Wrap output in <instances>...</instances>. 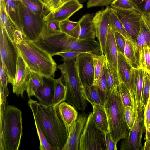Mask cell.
I'll list each match as a JSON object with an SVG mask.
<instances>
[{"label":"cell","mask_w":150,"mask_h":150,"mask_svg":"<svg viewBox=\"0 0 150 150\" xmlns=\"http://www.w3.org/2000/svg\"><path fill=\"white\" fill-rule=\"evenodd\" d=\"M60 26L61 32L78 38L80 30V25L78 22L68 19L61 22Z\"/></svg>","instance_id":"obj_34"},{"label":"cell","mask_w":150,"mask_h":150,"mask_svg":"<svg viewBox=\"0 0 150 150\" xmlns=\"http://www.w3.org/2000/svg\"><path fill=\"white\" fill-rule=\"evenodd\" d=\"M60 23V22L56 21H45L43 33L41 37L39 38L48 37L61 32Z\"/></svg>","instance_id":"obj_39"},{"label":"cell","mask_w":150,"mask_h":150,"mask_svg":"<svg viewBox=\"0 0 150 150\" xmlns=\"http://www.w3.org/2000/svg\"><path fill=\"white\" fill-rule=\"evenodd\" d=\"M103 150H117V144L113 140L109 132H100Z\"/></svg>","instance_id":"obj_41"},{"label":"cell","mask_w":150,"mask_h":150,"mask_svg":"<svg viewBox=\"0 0 150 150\" xmlns=\"http://www.w3.org/2000/svg\"><path fill=\"white\" fill-rule=\"evenodd\" d=\"M110 7L117 15L127 32L135 43L142 21L141 14L136 11Z\"/></svg>","instance_id":"obj_11"},{"label":"cell","mask_w":150,"mask_h":150,"mask_svg":"<svg viewBox=\"0 0 150 150\" xmlns=\"http://www.w3.org/2000/svg\"><path fill=\"white\" fill-rule=\"evenodd\" d=\"M150 91V74L144 71L142 93V104L144 108L146 105Z\"/></svg>","instance_id":"obj_43"},{"label":"cell","mask_w":150,"mask_h":150,"mask_svg":"<svg viewBox=\"0 0 150 150\" xmlns=\"http://www.w3.org/2000/svg\"><path fill=\"white\" fill-rule=\"evenodd\" d=\"M0 22L4 25L11 40L14 42L15 32L18 29L10 20L6 14L4 0H0Z\"/></svg>","instance_id":"obj_29"},{"label":"cell","mask_w":150,"mask_h":150,"mask_svg":"<svg viewBox=\"0 0 150 150\" xmlns=\"http://www.w3.org/2000/svg\"><path fill=\"white\" fill-rule=\"evenodd\" d=\"M6 13L17 29L22 33V25L19 0H4Z\"/></svg>","instance_id":"obj_21"},{"label":"cell","mask_w":150,"mask_h":150,"mask_svg":"<svg viewBox=\"0 0 150 150\" xmlns=\"http://www.w3.org/2000/svg\"><path fill=\"white\" fill-rule=\"evenodd\" d=\"M131 68L124 55L121 52L118 51V73L121 82L126 85L129 90L130 88V70Z\"/></svg>","instance_id":"obj_25"},{"label":"cell","mask_w":150,"mask_h":150,"mask_svg":"<svg viewBox=\"0 0 150 150\" xmlns=\"http://www.w3.org/2000/svg\"><path fill=\"white\" fill-rule=\"evenodd\" d=\"M44 83L36 91L34 95L41 104L52 105L54 93V78L43 76Z\"/></svg>","instance_id":"obj_18"},{"label":"cell","mask_w":150,"mask_h":150,"mask_svg":"<svg viewBox=\"0 0 150 150\" xmlns=\"http://www.w3.org/2000/svg\"><path fill=\"white\" fill-rule=\"evenodd\" d=\"M135 47V45L125 38L123 55L131 67H138Z\"/></svg>","instance_id":"obj_35"},{"label":"cell","mask_w":150,"mask_h":150,"mask_svg":"<svg viewBox=\"0 0 150 150\" xmlns=\"http://www.w3.org/2000/svg\"><path fill=\"white\" fill-rule=\"evenodd\" d=\"M145 129H148L150 125V99L149 98L146 105L144 107V113Z\"/></svg>","instance_id":"obj_50"},{"label":"cell","mask_w":150,"mask_h":150,"mask_svg":"<svg viewBox=\"0 0 150 150\" xmlns=\"http://www.w3.org/2000/svg\"><path fill=\"white\" fill-rule=\"evenodd\" d=\"M34 121L40 142V149L52 150L37 121L35 120Z\"/></svg>","instance_id":"obj_44"},{"label":"cell","mask_w":150,"mask_h":150,"mask_svg":"<svg viewBox=\"0 0 150 150\" xmlns=\"http://www.w3.org/2000/svg\"><path fill=\"white\" fill-rule=\"evenodd\" d=\"M0 77L1 103L6 104V98L9 93L7 87L8 78L3 70L1 62L0 64Z\"/></svg>","instance_id":"obj_38"},{"label":"cell","mask_w":150,"mask_h":150,"mask_svg":"<svg viewBox=\"0 0 150 150\" xmlns=\"http://www.w3.org/2000/svg\"><path fill=\"white\" fill-rule=\"evenodd\" d=\"M19 2L22 33L25 39L33 42L40 38L42 34L45 25L44 17L31 12L21 0H19Z\"/></svg>","instance_id":"obj_8"},{"label":"cell","mask_w":150,"mask_h":150,"mask_svg":"<svg viewBox=\"0 0 150 150\" xmlns=\"http://www.w3.org/2000/svg\"><path fill=\"white\" fill-rule=\"evenodd\" d=\"M110 7L97 11L94 15L93 23L96 37L99 42L102 54L105 52V44L108 35L109 25V10Z\"/></svg>","instance_id":"obj_13"},{"label":"cell","mask_w":150,"mask_h":150,"mask_svg":"<svg viewBox=\"0 0 150 150\" xmlns=\"http://www.w3.org/2000/svg\"><path fill=\"white\" fill-rule=\"evenodd\" d=\"M16 45L31 71L54 78L57 66L51 55L25 38Z\"/></svg>","instance_id":"obj_3"},{"label":"cell","mask_w":150,"mask_h":150,"mask_svg":"<svg viewBox=\"0 0 150 150\" xmlns=\"http://www.w3.org/2000/svg\"><path fill=\"white\" fill-rule=\"evenodd\" d=\"M39 1H41V2H42L41 1V0H38Z\"/></svg>","instance_id":"obj_58"},{"label":"cell","mask_w":150,"mask_h":150,"mask_svg":"<svg viewBox=\"0 0 150 150\" xmlns=\"http://www.w3.org/2000/svg\"><path fill=\"white\" fill-rule=\"evenodd\" d=\"M144 70L139 67H132L130 70V92L133 105L134 116L137 110L144 108L142 104Z\"/></svg>","instance_id":"obj_12"},{"label":"cell","mask_w":150,"mask_h":150,"mask_svg":"<svg viewBox=\"0 0 150 150\" xmlns=\"http://www.w3.org/2000/svg\"><path fill=\"white\" fill-rule=\"evenodd\" d=\"M92 105L93 118L99 130L103 133L109 132L107 117L104 106L95 104Z\"/></svg>","instance_id":"obj_23"},{"label":"cell","mask_w":150,"mask_h":150,"mask_svg":"<svg viewBox=\"0 0 150 150\" xmlns=\"http://www.w3.org/2000/svg\"><path fill=\"white\" fill-rule=\"evenodd\" d=\"M114 0H88L87 3L88 8L102 6H108Z\"/></svg>","instance_id":"obj_47"},{"label":"cell","mask_w":150,"mask_h":150,"mask_svg":"<svg viewBox=\"0 0 150 150\" xmlns=\"http://www.w3.org/2000/svg\"><path fill=\"white\" fill-rule=\"evenodd\" d=\"M106 76L108 92L117 89L121 82L118 72L110 63L107 62Z\"/></svg>","instance_id":"obj_27"},{"label":"cell","mask_w":150,"mask_h":150,"mask_svg":"<svg viewBox=\"0 0 150 150\" xmlns=\"http://www.w3.org/2000/svg\"><path fill=\"white\" fill-rule=\"evenodd\" d=\"M94 15L93 14L87 13L79 19L78 22L80 25V30L78 38L95 39L96 35L92 21Z\"/></svg>","instance_id":"obj_20"},{"label":"cell","mask_w":150,"mask_h":150,"mask_svg":"<svg viewBox=\"0 0 150 150\" xmlns=\"http://www.w3.org/2000/svg\"><path fill=\"white\" fill-rule=\"evenodd\" d=\"M0 53L1 62L7 75L8 83L13 84L19 55L16 44L9 37L3 24L0 22Z\"/></svg>","instance_id":"obj_7"},{"label":"cell","mask_w":150,"mask_h":150,"mask_svg":"<svg viewBox=\"0 0 150 150\" xmlns=\"http://www.w3.org/2000/svg\"><path fill=\"white\" fill-rule=\"evenodd\" d=\"M79 0H67L54 11L50 12L43 18L45 21L61 22L69 19L77 11L82 8Z\"/></svg>","instance_id":"obj_14"},{"label":"cell","mask_w":150,"mask_h":150,"mask_svg":"<svg viewBox=\"0 0 150 150\" xmlns=\"http://www.w3.org/2000/svg\"><path fill=\"white\" fill-rule=\"evenodd\" d=\"M29 106L52 150H62L68 132L60 115L57 105L47 106L29 98Z\"/></svg>","instance_id":"obj_1"},{"label":"cell","mask_w":150,"mask_h":150,"mask_svg":"<svg viewBox=\"0 0 150 150\" xmlns=\"http://www.w3.org/2000/svg\"><path fill=\"white\" fill-rule=\"evenodd\" d=\"M25 38V36L21 31L18 29L16 30L14 36V43L16 44H18Z\"/></svg>","instance_id":"obj_53"},{"label":"cell","mask_w":150,"mask_h":150,"mask_svg":"<svg viewBox=\"0 0 150 150\" xmlns=\"http://www.w3.org/2000/svg\"><path fill=\"white\" fill-rule=\"evenodd\" d=\"M120 96L125 107L131 106L134 108L132 101L129 89L122 82L118 86Z\"/></svg>","instance_id":"obj_42"},{"label":"cell","mask_w":150,"mask_h":150,"mask_svg":"<svg viewBox=\"0 0 150 150\" xmlns=\"http://www.w3.org/2000/svg\"><path fill=\"white\" fill-rule=\"evenodd\" d=\"M62 0H52L48 6L50 12L54 11L58 8L61 4Z\"/></svg>","instance_id":"obj_54"},{"label":"cell","mask_w":150,"mask_h":150,"mask_svg":"<svg viewBox=\"0 0 150 150\" xmlns=\"http://www.w3.org/2000/svg\"><path fill=\"white\" fill-rule=\"evenodd\" d=\"M83 93L85 98L92 105L95 104L104 106L97 88L94 85L90 86L83 85Z\"/></svg>","instance_id":"obj_31"},{"label":"cell","mask_w":150,"mask_h":150,"mask_svg":"<svg viewBox=\"0 0 150 150\" xmlns=\"http://www.w3.org/2000/svg\"><path fill=\"white\" fill-rule=\"evenodd\" d=\"M149 47H150V44H149Z\"/></svg>","instance_id":"obj_59"},{"label":"cell","mask_w":150,"mask_h":150,"mask_svg":"<svg viewBox=\"0 0 150 150\" xmlns=\"http://www.w3.org/2000/svg\"><path fill=\"white\" fill-rule=\"evenodd\" d=\"M27 8L34 13L44 17L50 12L48 8L38 0H21Z\"/></svg>","instance_id":"obj_30"},{"label":"cell","mask_w":150,"mask_h":150,"mask_svg":"<svg viewBox=\"0 0 150 150\" xmlns=\"http://www.w3.org/2000/svg\"><path fill=\"white\" fill-rule=\"evenodd\" d=\"M125 113L127 123L130 129L133 127L135 121L134 114L133 108L131 106L125 107Z\"/></svg>","instance_id":"obj_45"},{"label":"cell","mask_w":150,"mask_h":150,"mask_svg":"<svg viewBox=\"0 0 150 150\" xmlns=\"http://www.w3.org/2000/svg\"><path fill=\"white\" fill-rule=\"evenodd\" d=\"M43 83V76L38 73L31 71L26 90L29 98L34 95L38 88L42 85Z\"/></svg>","instance_id":"obj_28"},{"label":"cell","mask_w":150,"mask_h":150,"mask_svg":"<svg viewBox=\"0 0 150 150\" xmlns=\"http://www.w3.org/2000/svg\"><path fill=\"white\" fill-rule=\"evenodd\" d=\"M149 98L150 99V93H149Z\"/></svg>","instance_id":"obj_57"},{"label":"cell","mask_w":150,"mask_h":150,"mask_svg":"<svg viewBox=\"0 0 150 150\" xmlns=\"http://www.w3.org/2000/svg\"><path fill=\"white\" fill-rule=\"evenodd\" d=\"M57 66L60 71L66 88V100L77 109L83 111L87 105L83 85L79 76L75 59L63 61Z\"/></svg>","instance_id":"obj_6"},{"label":"cell","mask_w":150,"mask_h":150,"mask_svg":"<svg viewBox=\"0 0 150 150\" xmlns=\"http://www.w3.org/2000/svg\"><path fill=\"white\" fill-rule=\"evenodd\" d=\"M104 107L107 117L108 131L117 143L128 136L130 130L126 121L125 107L120 98L118 87L117 89L108 92Z\"/></svg>","instance_id":"obj_5"},{"label":"cell","mask_w":150,"mask_h":150,"mask_svg":"<svg viewBox=\"0 0 150 150\" xmlns=\"http://www.w3.org/2000/svg\"><path fill=\"white\" fill-rule=\"evenodd\" d=\"M86 53H88L78 52L69 51L58 53L56 54L55 55L61 56L62 58V60L64 61L72 59H76L78 56Z\"/></svg>","instance_id":"obj_48"},{"label":"cell","mask_w":150,"mask_h":150,"mask_svg":"<svg viewBox=\"0 0 150 150\" xmlns=\"http://www.w3.org/2000/svg\"><path fill=\"white\" fill-rule=\"evenodd\" d=\"M142 150H150V125L149 129L146 130L145 142Z\"/></svg>","instance_id":"obj_52"},{"label":"cell","mask_w":150,"mask_h":150,"mask_svg":"<svg viewBox=\"0 0 150 150\" xmlns=\"http://www.w3.org/2000/svg\"><path fill=\"white\" fill-rule=\"evenodd\" d=\"M143 110L137 109L134 125L128 136L121 141L120 150H142V137L145 129Z\"/></svg>","instance_id":"obj_9"},{"label":"cell","mask_w":150,"mask_h":150,"mask_svg":"<svg viewBox=\"0 0 150 150\" xmlns=\"http://www.w3.org/2000/svg\"><path fill=\"white\" fill-rule=\"evenodd\" d=\"M107 61L118 71V51L114 36V32L109 26L105 44L104 54Z\"/></svg>","instance_id":"obj_19"},{"label":"cell","mask_w":150,"mask_h":150,"mask_svg":"<svg viewBox=\"0 0 150 150\" xmlns=\"http://www.w3.org/2000/svg\"><path fill=\"white\" fill-rule=\"evenodd\" d=\"M92 53L82 54L76 59L79 75L83 85L90 86L93 84L94 77Z\"/></svg>","instance_id":"obj_16"},{"label":"cell","mask_w":150,"mask_h":150,"mask_svg":"<svg viewBox=\"0 0 150 150\" xmlns=\"http://www.w3.org/2000/svg\"><path fill=\"white\" fill-rule=\"evenodd\" d=\"M92 55L94 68L95 81L98 79L102 70L106 66L107 60L104 54L98 55L92 53Z\"/></svg>","instance_id":"obj_36"},{"label":"cell","mask_w":150,"mask_h":150,"mask_svg":"<svg viewBox=\"0 0 150 150\" xmlns=\"http://www.w3.org/2000/svg\"><path fill=\"white\" fill-rule=\"evenodd\" d=\"M42 48L52 56L58 53L69 51L102 54L100 44L95 39H82L60 32L44 38Z\"/></svg>","instance_id":"obj_2"},{"label":"cell","mask_w":150,"mask_h":150,"mask_svg":"<svg viewBox=\"0 0 150 150\" xmlns=\"http://www.w3.org/2000/svg\"><path fill=\"white\" fill-rule=\"evenodd\" d=\"M22 113L12 106L1 111L0 150H18L22 134Z\"/></svg>","instance_id":"obj_4"},{"label":"cell","mask_w":150,"mask_h":150,"mask_svg":"<svg viewBox=\"0 0 150 150\" xmlns=\"http://www.w3.org/2000/svg\"><path fill=\"white\" fill-rule=\"evenodd\" d=\"M57 107L60 115L68 132L77 119L78 112L73 106L65 102L61 103Z\"/></svg>","instance_id":"obj_22"},{"label":"cell","mask_w":150,"mask_h":150,"mask_svg":"<svg viewBox=\"0 0 150 150\" xmlns=\"http://www.w3.org/2000/svg\"><path fill=\"white\" fill-rule=\"evenodd\" d=\"M31 70L19 53L13 86V92L18 96L23 98V93L26 90Z\"/></svg>","instance_id":"obj_15"},{"label":"cell","mask_w":150,"mask_h":150,"mask_svg":"<svg viewBox=\"0 0 150 150\" xmlns=\"http://www.w3.org/2000/svg\"><path fill=\"white\" fill-rule=\"evenodd\" d=\"M62 76L55 79L54 93L53 105L56 106L66 100V88L63 83Z\"/></svg>","instance_id":"obj_32"},{"label":"cell","mask_w":150,"mask_h":150,"mask_svg":"<svg viewBox=\"0 0 150 150\" xmlns=\"http://www.w3.org/2000/svg\"><path fill=\"white\" fill-rule=\"evenodd\" d=\"M105 67L102 70L98 79L94 81L93 83V85L97 88L100 97L103 104L108 93L106 76Z\"/></svg>","instance_id":"obj_33"},{"label":"cell","mask_w":150,"mask_h":150,"mask_svg":"<svg viewBox=\"0 0 150 150\" xmlns=\"http://www.w3.org/2000/svg\"><path fill=\"white\" fill-rule=\"evenodd\" d=\"M114 36L118 51L121 52L123 54L125 44V38L117 32H114Z\"/></svg>","instance_id":"obj_49"},{"label":"cell","mask_w":150,"mask_h":150,"mask_svg":"<svg viewBox=\"0 0 150 150\" xmlns=\"http://www.w3.org/2000/svg\"><path fill=\"white\" fill-rule=\"evenodd\" d=\"M138 67L143 69L150 74V47H144L139 54L137 61Z\"/></svg>","instance_id":"obj_37"},{"label":"cell","mask_w":150,"mask_h":150,"mask_svg":"<svg viewBox=\"0 0 150 150\" xmlns=\"http://www.w3.org/2000/svg\"><path fill=\"white\" fill-rule=\"evenodd\" d=\"M67 0H62L61 1V4L63 3L65 1H67ZM60 5V6H61Z\"/></svg>","instance_id":"obj_56"},{"label":"cell","mask_w":150,"mask_h":150,"mask_svg":"<svg viewBox=\"0 0 150 150\" xmlns=\"http://www.w3.org/2000/svg\"><path fill=\"white\" fill-rule=\"evenodd\" d=\"M90 113L85 124L79 142L80 150H103L100 132Z\"/></svg>","instance_id":"obj_10"},{"label":"cell","mask_w":150,"mask_h":150,"mask_svg":"<svg viewBox=\"0 0 150 150\" xmlns=\"http://www.w3.org/2000/svg\"><path fill=\"white\" fill-rule=\"evenodd\" d=\"M87 115L80 113L68 131L66 142L62 150H78L80 138L87 121Z\"/></svg>","instance_id":"obj_17"},{"label":"cell","mask_w":150,"mask_h":150,"mask_svg":"<svg viewBox=\"0 0 150 150\" xmlns=\"http://www.w3.org/2000/svg\"><path fill=\"white\" fill-rule=\"evenodd\" d=\"M150 43V32L142 20L139 32L135 42V52L137 64L139 56L144 48L149 46ZM138 66V65H137Z\"/></svg>","instance_id":"obj_24"},{"label":"cell","mask_w":150,"mask_h":150,"mask_svg":"<svg viewBox=\"0 0 150 150\" xmlns=\"http://www.w3.org/2000/svg\"><path fill=\"white\" fill-rule=\"evenodd\" d=\"M109 25L114 32H117L134 45L135 43L125 29L122 23L112 8L110 7L109 10Z\"/></svg>","instance_id":"obj_26"},{"label":"cell","mask_w":150,"mask_h":150,"mask_svg":"<svg viewBox=\"0 0 150 150\" xmlns=\"http://www.w3.org/2000/svg\"><path fill=\"white\" fill-rule=\"evenodd\" d=\"M110 6L120 9L141 12L132 0H114Z\"/></svg>","instance_id":"obj_40"},{"label":"cell","mask_w":150,"mask_h":150,"mask_svg":"<svg viewBox=\"0 0 150 150\" xmlns=\"http://www.w3.org/2000/svg\"><path fill=\"white\" fill-rule=\"evenodd\" d=\"M141 17L145 25L150 32V11L141 14Z\"/></svg>","instance_id":"obj_51"},{"label":"cell","mask_w":150,"mask_h":150,"mask_svg":"<svg viewBox=\"0 0 150 150\" xmlns=\"http://www.w3.org/2000/svg\"><path fill=\"white\" fill-rule=\"evenodd\" d=\"M140 11L141 14L150 11V0H132Z\"/></svg>","instance_id":"obj_46"},{"label":"cell","mask_w":150,"mask_h":150,"mask_svg":"<svg viewBox=\"0 0 150 150\" xmlns=\"http://www.w3.org/2000/svg\"><path fill=\"white\" fill-rule=\"evenodd\" d=\"M81 3H84L86 1V0H79Z\"/></svg>","instance_id":"obj_55"}]
</instances>
